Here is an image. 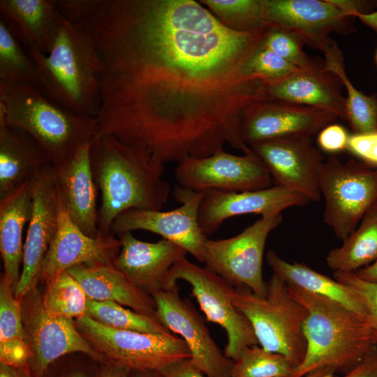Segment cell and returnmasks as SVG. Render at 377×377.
Returning <instances> with one entry per match:
<instances>
[{
    "label": "cell",
    "mask_w": 377,
    "mask_h": 377,
    "mask_svg": "<svg viewBox=\"0 0 377 377\" xmlns=\"http://www.w3.org/2000/svg\"><path fill=\"white\" fill-rule=\"evenodd\" d=\"M265 28L231 30L195 0H113L87 29L105 66L94 138L114 135L163 163L225 144L250 151L243 112L269 99L244 66Z\"/></svg>",
    "instance_id": "obj_1"
},
{
    "label": "cell",
    "mask_w": 377,
    "mask_h": 377,
    "mask_svg": "<svg viewBox=\"0 0 377 377\" xmlns=\"http://www.w3.org/2000/svg\"><path fill=\"white\" fill-rule=\"evenodd\" d=\"M89 157L101 197L98 216L100 233H111L113 221L126 210H161L166 203L170 186L163 178V162L110 134L92 140Z\"/></svg>",
    "instance_id": "obj_2"
},
{
    "label": "cell",
    "mask_w": 377,
    "mask_h": 377,
    "mask_svg": "<svg viewBox=\"0 0 377 377\" xmlns=\"http://www.w3.org/2000/svg\"><path fill=\"white\" fill-rule=\"evenodd\" d=\"M35 62L40 91L75 114L95 118L102 102L105 71L101 52L87 29L63 18L48 54L24 47Z\"/></svg>",
    "instance_id": "obj_3"
},
{
    "label": "cell",
    "mask_w": 377,
    "mask_h": 377,
    "mask_svg": "<svg viewBox=\"0 0 377 377\" xmlns=\"http://www.w3.org/2000/svg\"><path fill=\"white\" fill-rule=\"evenodd\" d=\"M288 287L307 311L303 325L306 352L293 377L323 368L346 374L376 346L366 316L332 300Z\"/></svg>",
    "instance_id": "obj_4"
},
{
    "label": "cell",
    "mask_w": 377,
    "mask_h": 377,
    "mask_svg": "<svg viewBox=\"0 0 377 377\" xmlns=\"http://www.w3.org/2000/svg\"><path fill=\"white\" fill-rule=\"evenodd\" d=\"M0 119L31 135L54 167L91 142L96 126L95 118L68 110L34 87L6 81H0Z\"/></svg>",
    "instance_id": "obj_5"
},
{
    "label": "cell",
    "mask_w": 377,
    "mask_h": 377,
    "mask_svg": "<svg viewBox=\"0 0 377 377\" xmlns=\"http://www.w3.org/2000/svg\"><path fill=\"white\" fill-rule=\"evenodd\" d=\"M267 288L266 296L262 297L246 287H234L230 299L251 323L260 346L287 357L297 367L306 352L303 330L306 309L276 274L267 282Z\"/></svg>",
    "instance_id": "obj_6"
},
{
    "label": "cell",
    "mask_w": 377,
    "mask_h": 377,
    "mask_svg": "<svg viewBox=\"0 0 377 377\" xmlns=\"http://www.w3.org/2000/svg\"><path fill=\"white\" fill-rule=\"evenodd\" d=\"M80 334L101 356L131 371H160L191 357L185 341L172 332L145 333L105 326L88 316L75 320Z\"/></svg>",
    "instance_id": "obj_7"
},
{
    "label": "cell",
    "mask_w": 377,
    "mask_h": 377,
    "mask_svg": "<svg viewBox=\"0 0 377 377\" xmlns=\"http://www.w3.org/2000/svg\"><path fill=\"white\" fill-rule=\"evenodd\" d=\"M186 281L207 321L220 325L226 332L227 343L224 354L235 360L247 347L258 345V341L248 319L233 305L230 293L234 286L223 277L189 261L180 258L164 276L162 289Z\"/></svg>",
    "instance_id": "obj_8"
},
{
    "label": "cell",
    "mask_w": 377,
    "mask_h": 377,
    "mask_svg": "<svg viewBox=\"0 0 377 377\" xmlns=\"http://www.w3.org/2000/svg\"><path fill=\"white\" fill-rule=\"evenodd\" d=\"M319 187L325 200L324 222L343 241L377 202V168L330 156L322 165Z\"/></svg>",
    "instance_id": "obj_9"
},
{
    "label": "cell",
    "mask_w": 377,
    "mask_h": 377,
    "mask_svg": "<svg viewBox=\"0 0 377 377\" xmlns=\"http://www.w3.org/2000/svg\"><path fill=\"white\" fill-rule=\"evenodd\" d=\"M282 214L260 217L238 235L226 239H207L204 263L234 287H246L265 297L267 282L263 277V258L269 233L281 222Z\"/></svg>",
    "instance_id": "obj_10"
},
{
    "label": "cell",
    "mask_w": 377,
    "mask_h": 377,
    "mask_svg": "<svg viewBox=\"0 0 377 377\" xmlns=\"http://www.w3.org/2000/svg\"><path fill=\"white\" fill-rule=\"evenodd\" d=\"M21 301L26 340L31 352L32 377H43L58 359L72 353H82L103 363L101 356L80 334L75 320L51 313L45 307L36 288Z\"/></svg>",
    "instance_id": "obj_11"
},
{
    "label": "cell",
    "mask_w": 377,
    "mask_h": 377,
    "mask_svg": "<svg viewBox=\"0 0 377 377\" xmlns=\"http://www.w3.org/2000/svg\"><path fill=\"white\" fill-rule=\"evenodd\" d=\"M178 185L197 192H241L272 186L270 174L251 149L238 156L219 149L203 158L187 156L177 163Z\"/></svg>",
    "instance_id": "obj_12"
},
{
    "label": "cell",
    "mask_w": 377,
    "mask_h": 377,
    "mask_svg": "<svg viewBox=\"0 0 377 377\" xmlns=\"http://www.w3.org/2000/svg\"><path fill=\"white\" fill-rule=\"evenodd\" d=\"M179 288L150 292L156 316L172 333L179 334L191 353V363L206 377H231L233 360L223 354L210 335L204 318L190 300L182 298Z\"/></svg>",
    "instance_id": "obj_13"
},
{
    "label": "cell",
    "mask_w": 377,
    "mask_h": 377,
    "mask_svg": "<svg viewBox=\"0 0 377 377\" xmlns=\"http://www.w3.org/2000/svg\"><path fill=\"white\" fill-rule=\"evenodd\" d=\"M204 193L179 185L173 191L181 205L169 211L131 209L120 214L112 222L110 232L114 235L143 230L151 232L182 247L200 263H204L203 251L207 237L198 223V210Z\"/></svg>",
    "instance_id": "obj_14"
},
{
    "label": "cell",
    "mask_w": 377,
    "mask_h": 377,
    "mask_svg": "<svg viewBox=\"0 0 377 377\" xmlns=\"http://www.w3.org/2000/svg\"><path fill=\"white\" fill-rule=\"evenodd\" d=\"M34 207L23 247L21 276L14 291L21 300L40 281L41 267L57 230L61 198L51 163L32 179Z\"/></svg>",
    "instance_id": "obj_15"
},
{
    "label": "cell",
    "mask_w": 377,
    "mask_h": 377,
    "mask_svg": "<svg viewBox=\"0 0 377 377\" xmlns=\"http://www.w3.org/2000/svg\"><path fill=\"white\" fill-rule=\"evenodd\" d=\"M249 147L267 168L272 186L300 193L309 201L320 200L319 177L324 161L310 138H283Z\"/></svg>",
    "instance_id": "obj_16"
},
{
    "label": "cell",
    "mask_w": 377,
    "mask_h": 377,
    "mask_svg": "<svg viewBox=\"0 0 377 377\" xmlns=\"http://www.w3.org/2000/svg\"><path fill=\"white\" fill-rule=\"evenodd\" d=\"M338 116L320 108L275 100L249 105L243 112L242 135L253 144L288 137L310 138Z\"/></svg>",
    "instance_id": "obj_17"
},
{
    "label": "cell",
    "mask_w": 377,
    "mask_h": 377,
    "mask_svg": "<svg viewBox=\"0 0 377 377\" xmlns=\"http://www.w3.org/2000/svg\"><path fill=\"white\" fill-rule=\"evenodd\" d=\"M268 25L293 32L304 43L324 52L332 32L353 31L351 17L332 0H265Z\"/></svg>",
    "instance_id": "obj_18"
},
{
    "label": "cell",
    "mask_w": 377,
    "mask_h": 377,
    "mask_svg": "<svg viewBox=\"0 0 377 377\" xmlns=\"http://www.w3.org/2000/svg\"><path fill=\"white\" fill-rule=\"evenodd\" d=\"M121 246L119 238L112 233L99 232L94 238L83 232L71 219L61 200L57 232L43 260L40 281L46 284L79 265L112 264Z\"/></svg>",
    "instance_id": "obj_19"
},
{
    "label": "cell",
    "mask_w": 377,
    "mask_h": 377,
    "mask_svg": "<svg viewBox=\"0 0 377 377\" xmlns=\"http://www.w3.org/2000/svg\"><path fill=\"white\" fill-rule=\"evenodd\" d=\"M309 202L300 193L276 186L241 192L210 191L204 193L198 210V223L207 237L230 217L249 214L270 216Z\"/></svg>",
    "instance_id": "obj_20"
},
{
    "label": "cell",
    "mask_w": 377,
    "mask_h": 377,
    "mask_svg": "<svg viewBox=\"0 0 377 377\" xmlns=\"http://www.w3.org/2000/svg\"><path fill=\"white\" fill-rule=\"evenodd\" d=\"M91 142L81 146L70 159L53 166V170L61 202L69 217L83 232L95 238L99 235L98 189L90 164Z\"/></svg>",
    "instance_id": "obj_21"
},
{
    "label": "cell",
    "mask_w": 377,
    "mask_h": 377,
    "mask_svg": "<svg viewBox=\"0 0 377 377\" xmlns=\"http://www.w3.org/2000/svg\"><path fill=\"white\" fill-rule=\"evenodd\" d=\"M338 76L324 66L299 69L266 83L269 100L307 105L332 112L347 121L346 100Z\"/></svg>",
    "instance_id": "obj_22"
},
{
    "label": "cell",
    "mask_w": 377,
    "mask_h": 377,
    "mask_svg": "<svg viewBox=\"0 0 377 377\" xmlns=\"http://www.w3.org/2000/svg\"><path fill=\"white\" fill-rule=\"evenodd\" d=\"M118 237L121 246L113 265L149 294L161 288L165 274L187 253L180 246L165 239L156 242L140 241L132 232L122 233Z\"/></svg>",
    "instance_id": "obj_23"
},
{
    "label": "cell",
    "mask_w": 377,
    "mask_h": 377,
    "mask_svg": "<svg viewBox=\"0 0 377 377\" xmlns=\"http://www.w3.org/2000/svg\"><path fill=\"white\" fill-rule=\"evenodd\" d=\"M0 20L24 47L48 54L63 17L54 0H1Z\"/></svg>",
    "instance_id": "obj_24"
},
{
    "label": "cell",
    "mask_w": 377,
    "mask_h": 377,
    "mask_svg": "<svg viewBox=\"0 0 377 377\" xmlns=\"http://www.w3.org/2000/svg\"><path fill=\"white\" fill-rule=\"evenodd\" d=\"M67 272L80 283L90 300L114 302L136 312L156 316L152 296L113 264L79 265Z\"/></svg>",
    "instance_id": "obj_25"
},
{
    "label": "cell",
    "mask_w": 377,
    "mask_h": 377,
    "mask_svg": "<svg viewBox=\"0 0 377 377\" xmlns=\"http://www.w3.org/2000/svg\"><path fill=\"white\" fill-rule=\"evenodd\" d=\"M32 179L0 198V251L3 266L2 275L11 285L13 291L19 283L22 272L24 247L22 233L33 212Z\"/></svg>",
    "instance_id": "obj_26"
},
{
    "label": "cell",
    "mask_w": 377,
    "mask_h": 377,
    "mask_svg": "<svg viewBox=\"0 0 377 377\" xmlns=\"http://www.w3.org/2000/svg\"><path fill=\"white\" fill-rule=\"evenodd\" d=\"M48 163L47 154L31 135L0 119V198L31 179Z\"/></svg>",
    "instance_id": "obj_27"
},
{
    "label": "cell",
    "mask_w": 377,
    "mask_h": 377,
    "mask_svg": "<svg viewBox=\"0 0 377 377\" xmlns=\"http://www.w3.org/2000/svg\"><path fill=\"white\" fill-rule=\"evenodd\" d=\"M266 260L273 274L288 285L336 301L367 318L366 308L358 296L336 279L313 270L304 263H289L272 250L267 251Z\"/></svg>",
    "instance_id": "obj_28"
},
{
    "label": "cell",
    "mask_w": 377,
    "mask_h": 377,
    "mask_svg": "<svg viewBox=\"0 0 377 377\" xmlns=\"http://www.w3.org/2000/svg\"><path fill=\"white\" fill-rule=\"evenodd\" d=\"M31 352L26 340L21 301L9 282L0 279V363L27 371L30 374Z\"/></svg>",
    "instance_id": "obj_29"
},
{
    "label": "cell",
    "mask_w": 377,
    "mask_h": 377,
    "mask_svg": "<svg viewBox=\"0 0 377 377\" xmlns=\"http://www.w3.org/2000/svg\"><path fill=\"white\" fill-rule=\"evenodd\" d=\"M327 266L334 272H355L377 260V208L372 207L341 246L326 256Z\"/></svg>",
    "instance_id": "obj_30"
},
{
    "label": "cell",
    "mask_w": 377,
    "mask_h": 377,
    "mask_svg": "<svg viewBox=\"0 0 377 377\" xmlns=\"http://www.w3.org/2000/svg\"><path fill=\"white\" fill-rule=\"evenodd\" d=\"M324 67L333 72L340 79L347 91V121L355 133H369L377 131V98L359 91L348 79L345 71L343 54L335 42L323 52Z\"/></svg>",
    "instance_id": "obj_31"
},
{
    "label": "cell",
    "mask_w": 377,
    "mask_h": 377,
    "mask_svg": "<svg viewBox=\"0 0 377 377\" xmlns=\"http://www.w3.org/2000/svg\"><path fill=\"white\" fill-rule=\"evenodd\" d=\"M87 316L117 330L152 334L171 332L156 316L138 313L110 301L98 302L88 298Z\"/></svg>",
    "instance_id": "obj_32"
},
{
    "label": "cell",
    "mask_w": 377,
    "mask_h": 377,
    "mask_svg": "<svg viewBox=\"0 0 377 377\" xmlns=\"http://www.w3.org/2000/svg\"><path fill=\"white\" fill-rule=\"evenodd\" d=\"M224 27L239 32L268 27L265 0H200Z\"/></svg>",
    "instance_id": "obj_33"
},
{
    "label": "cell",
    "mask_w": 377,
    "mask_h": 377,
    "mask_svg": "<svg viewBox=\"0 0 377 377\" xmlns=\"http://www.w3.org/2000/svg\"><path fill=\"white\" fill-rule=\"evenodd\" d=\"M0 81L25 84L38 90L40 88L35 62L1 20Z\"/></svg>",
    "instance_id": "obj_34"
},
{
    "label": "cell",
    "mask_w": 377,
    "mask_h": 377,
    "mask_svg": "<svg viewBox=\"0 0 377 377\" xmlns=\"http://www.w3.org/2000/svg\"><path fill=\"white\" fill-rule=\"evenodd\" d=\"M42 300L46 309L54 315L72 320L87 315L88 297L67 271L45 284Z\"/></svg>",
    "instance_id": "obj_35"
},
{
    "label": "cell",
    "mask_w": 377,
    "mask_h": 377,
    "mask_svg": "<svg viewBox=\"0 0 377 377\" xmlns=\"http://www.w3.org/2000/svg\"><path fill=\"white\" fill-rule=\"evenodd\" d=\"M296 368L287 357L254 345L233 361L231 377H293Z\"/></svg>",
    "instance_id": "obj_36"
},
{
    "label": "cell",
    "mask_w": 377,
    "mask_h": 377,
    "mask_svg": "<svg viewBox=\"0 0 377 377\" xmlns=\"http://www.w3.org/2000/svg\"><path fill=\"white\" fill-rule=\"evenodd\" d=\"M261 44L300 69L316 66L303 50L304 44L296 34L279 27L265 29Z\"/></svg>",
    "instance_id": "obj_37"
},
{
    "label": "cell",
    "mask_w": 377,
    "mask_h": 377,
    "mask_svg": "<svg viewBox=\"0 0 377 377\" xmlns=\"http://www.w3.org/2000/svg\"><path fill=\"white\" fill-rule=\"evenodd\" d=\"M299 69L263 46L261 43L248 59L244 66L245 73L248 76L261 79L266 83L280 80Z\"/></svg>",
    "instance_id": "obj_38"
},
{
    "label": "cell",
    "mask_w": 377,
    "mask_h": 377,
    "mask_svg": "<svg viewBox=\"0 0 377 377\" xmlns=\"http://www.w3.org/2000/svg\"><path fill=\"white\" fill-rule=\"evenodd\" d=\"M113 0H54L61 17L71 24L85 29L101 20Z\"/></svg>",
    "instance_id": "obj_39"
},
{
    "label": "cell",
    "mask_w": 377,
    "mask_h": 377,
    "mask_svg": "<svg viewBox=\"0 0 377 377\" xmlns=\"http://www.w3.org/2000/svg\"><path fill=\"white\" fill-rule=\"evenodd\" d=\"M334 278L348 287L362 302L377 346V283L362 280L354 272H334Z\"/></svg>",
    "instance_id": "obj_40"
},
{
    "label": "cell",
    "mask_w": 377,
    "mask_h": 377,
    "mask_svg": "<svg viewBox=\"0 0 377 377\" xmlns=\"http://www.w3.org/2000/svg\"><path fill=\"white\" fill-rule=\"evenodd\" d=\"M346 149L364 164L377 168V131L350 135Z\"/></svg>",
    "instance_id": "obj_41"
},
{
    "label": "cell",
    "mask_w": 377,
    "mask_h": 377,
    "mask_svg": "<svg viewBox=\"0 0 377 377\" xmlns=\"http://www.w3.org/2000/svg\"><path fill=\"white\" fill-rule=\"evenodd\" d=\"M349 136L344 127L337 124H330L318 133L317 142L325 151L334 153L346 149Z\"/></svg>",
    "instance_id": "obj_42"
},
{
    "label": "cell",
    "mask_w": 377,
    "mask_h": 377,
    "mask_svg": "<svg viewBox=\"0 0 377 377\" xmlns=\"http://www.w3.org/2000/svg\"><path fill=\"white\" fill-rule=\"evenodd\" d=\"M158 371L163 377H205L191 363L190 358L173 362Z\"/></svg>",
    "instance_id": "obj_43"
},
{
    "label": "cell",
    "mask_w": 377,
    "mask_h": 377,
    "mask_svg": "<svg viewBox=\"0 0 377 377\" xmlns=\"http://www.w3.org/2000/svg\"><path fill=\"white\" fill-rule=\"evenodd\" d=\"M341 377H377V346L360 363Z\"/></svg>",
    "instance_id": "obj_44"
},
{
    "label": "cell",
    "mask_w": 377,
    "mask_h": 377,
    "mask_svg": "<svg viewBox=\"0 0 377 377\" xmlns=\"http://www.w3.org/2000/svg\"><path fill=\"white\" fill-rule=\"evenodd\" d=\"M131 370L124 366L105 362L101 363L96 377H129Z\"/></svg>",
    "instance_id": "obj_45"
},
{
    "label": "cell",
    "mask_w": 377,
    "mask_h": 377,
    "mask_svg": "<svg viewBox=\"0 0 377 377\" xmlns=\"http://www.w3.org/2000/svg\"><path fill=\"white\" fill-rule=\"evenodd\" d=\"M43 377H90V376L87 371L80 367L70 366L56 371H52L50 367Z\"/></svg>",
    "instance_id": "obj_46"
},
{
    "label": "cell",
    "mask_w": 377,
    "mask_h": 377,
    "mask_svg": "<svg viewBox=\"0 0 377 377\" xmlns=\"http://www.w3.org/2000/svg\"><path fill=\"white\" fill-rule=\"evenodd\" d=\"M354 273L362 280L377 283V260Z\"/></svg>",
    "instance_id": "obj_47"
},
{
    "label": "cell",
    "mask_w": 377,
    "mask_h": 377,
    "mask_svg": "<svg viewBox=\"0 0 377 377\" xmlns=\"http://www.w3.org/2000/svg\"><path fill=\"white\" fill-rule=\"evenodd\" d=\"M0 377H32L25 370L0 363Z\"/></svg>",
    "instance_id": "obj_48"
},
{
    "label": "cell",
    "mask_w": 377,
    "mask_h": 377,
    "mask_svg": "<svg viewBox=\"0 0 377 377\" xmlns=\"http://www.w3.org/2000/svg\"><path fill=\"white\" fill-rule=\"evenodd\" d=\"M359 18L364 24L377 31V11L370 13H356L353 17Z\"/></svg>",
    "instance_id": "obj_49"
},
{
    "label": "cell",
    "mask_w": 377,
    "mask_h": 377,
    "mask_svg": "<svg viewBox=\"0 0 377 377\" xmlns=\"http://www.w3.org/2000/svg\"><path fill=\"white\" fill-rule=\"evenodd\" d=\"M335 370L331 368H323L309 373L304 377H336Z\"/></svg>",
    "instance_id": "obj_50"
},
{
    "label": "cell",
    "mask_w": 377,
    "mask_h": 377,
    "mask_svg": "<svg viewBox=\"0 0 377 377\" xmlns=\"http://www.w3.org/2000/svg\"><path fill=\"white\" fill-rule=\"evenodd\" d=\"M129 377H163L158 371H131Z\"/></svg>",
    "instance_id": "obj_51"
},
{
    "label": "cell",
    "mask_w": 377,
    "mask_h": 377,
    "mask_svg": "<svg viewBox=\"0 0 377 377\" xmlns=\"http://www.w3.org/2000/svg\"><path fill=\"white\" fill-rule=\"evenodd\" d=\"M374 207H375L376 208H377V202H376V204L374 205Z\"/></svg>",
    "instance_id": "obj_52"
},
{
    "label": "cell",
    "mask_w": 377,
    "mask_h": 377,
    "mask_svg": "<svg viewBox=\"0 0 377 377\" xmlns=\"http://www.w3.org/2000/svg\"><path fill=\"white\" fill-rule=\"evenodd\" d=\"M376 61H377V53H376Z\"/></svg>",
    "instance_id": "obj_53"
}]
</instances>
